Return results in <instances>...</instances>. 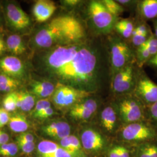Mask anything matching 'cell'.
Listing matches in <instances>:
<instances>
[{"mask_svg": "<svg viewBox=\"0 0 157 157\" xmlns=\"http://www.w3.org/2000/svg\"><path fill=\"white\" fill-rule=\"evenodd\" d=\"M109 157H120L118 153L117 147H114L109 153Z\"/></svg>", "mask_w": 157, "mask_h": 157, "instance_id": "cell-45", "label": "cell"}, {"mask_svg": "<svg viewBox=\"0 0 157 157\" xmlns=\"http://www.w3.org/2000/svg\"><path fill=\"white\" fill-rule=\"evenodd\" d=\"M18 152V146L13 143H8L0 145V155L2 157H13Z\"/></svg>", "mask_w": 157, "mask_h": 157, "instance_id": "cell-26", "label": "cell"}, {"mask_svg": "<svg viewBox=\"0 0 157 157\" xmlns=\"http://www.w3.org/2000/svg\"><path fill=\"white\" fill-rule=\"evenodd\" d=\"M135 63L129 64L112 75L110 89L113 94L120 95L133 93L139 75Z\"/></svg>", "mask_w": 157, "mask_h": 157, "instance_id": "cell-5", "label": "cell"}, {"mask_svg": "<svg viewBox=\"0 0 157 157\" xmlns=\"http://www.w3.org/2000/svg\"><path fill=\"white\" fill-rule=\"evenodd\" d=\"M139 11L141 17L150 19L157 17V0H144L139 4Z\"/></svg>", "mask_w": 157, "mask_h": 157, "instance_id": "cell-20", "label": "cell"}, {"mask_svg": "<svg viewBox=\"0 0 157 157\" xmlns=\"http://www.w3.org/2000/svg\"><path fill=\"white\" fill-rule=\"evenodd\" d=\"M39 157H78L73 154L71 153L70 152L67 151L64 148H62L61 146L60 147L56 150V151L51 154L50 155H45V156H41Z\"/></svg>", "mask_w": 157, "mask_h": 157, "instance_id": "cell-30", "label": "cell"}, {"mask_svg": "<svg viewBox=\"0 0 157 157\" xmlns=\"http://www.w3.org/2000/svg\"><path fill=\"white\" fill-rule=\"evenodd\" d=\"M92 94L67 85L56 83V88L52 95V100L58 109L71 108L79 101Z\"/></svg>", "mask_w": 157, "mask_h": 157, "instance_id": "cell-6", "label": "cell"}, {"mask_svg": "<svg viewBox=\"0 0 157 157\" xmlns=\"http://www.w3.org/2000/svg\"><path fill=\"white\" fill-rule=\"evenodd\" d=\"M60 147L58 144L50 140L40 141L37 146V151L39 157L50 155L56 151Z\"/></svg>", "mask_w": 157, "mask_h": 157, "instance_id": "cell-23", "label": "cell"}, {"mask_svg": "<svg viewBox=\"0 0 157 157\" xmlns=\"http://www.w3.org/2000/svg\"><path fill=\"white\" fill-rule=\"evenodd\" d=\"M56 88V84L50 80L37 81L32 86V93L42 99L52 96Z\"/></svg>", "mask_w": 157, "mask_h": 157, "instance_id": "cell-17", "label": "cell"}, {"mask_svg": "<svg viewBox=\"0 0 157 157\" xmlns=\"http://www.w3.org/2000/svg\"><path fill=\"white\" fill-rule=\"evenodd\" d=\"M147 63L148 65L157 69V54L153 57H152L151 58Z\"/></svg>", "mask_w": 157, "mask_h": 157, "instance_id": "cell-43", "label": "cell"}, {"mask_svg": "<svg viewBox=\"0 0 157 157\" xmlns=\"http://www.w3.org/2000/svg\"><path fill=\"white\" fill-rule=\"evenodd\" d=\"M150 112L152 118L157 121V102L152 104L150 108Z\"/></svg>", "mask_w": 157, "mask_h": 157, "instance_id": "cell-40", "label": "cell"}, {"mask_svg": "<svg viewBox=\"0 0 157 157\" xmlns=\"http://www.w3.org/2000/svg\"><path fill=\"white\" fill-rule=\"evenodd\" d=\"M8 125L12 132L24 133L29 128V124L25 116L21 114H15L11 116Z\"/></svg>", "mask_w": 157, "mask_h": 157, "instance_id": "cell-22", "label": "cell"}, {"mask_svg": "<svg viewBox=\"0 0 157 157\" xmlns=\"http://www.w3.org/2000/svg\"><path fill=\"white\" fill-rule=\"evenodd\" d=\"M104 142L101 134L94 129H85L81 135L82 146L86 150L98 151L103 147Z\"/></svg>", "mask_w": 157, "mask_h": 157, "instance_id": "cell-13", "label": "cell"}, {"mask_svg": "<svg viewBox=\"0 0 157 157\" xmlns=\"http://www.w3.org/2000/svg\"><path fill=\"white\" fill-rule=\"evenodd\" d=\"M122 136L124 140L129 141L143 140L151 138V130L144 124L134 122L127 124L123 128Z\"/></svg>", "mask_w": 157, "mask_h": 157, "instance_id": "cell-10", "label": "cell"}, {"mask_svg": "<svg viewBox=\"0 0 157 157\" xmlns=\"http://www.w3.org/2000/svg\"><path fill=\"white\" fill-rule=\"evenodd\" d=\"M43 132L51 137L62 140L71 134V127L65 121H54L42 128Z\"/></svg>", "mask_w": 157, "mask_h": 157, "instance_id": "cell-15", "label": "cell"}, {"mask_svg": "<svg viewBox=\"0 0 157 157\" xmlns=\"http://www.w3.org/2000/svg\"><path fill=\"white\" fill-rule=\"evenodd\" d=\"M118 121V113L112 106H107L101 111L100 122L102 127L107 132H111L115 128Z\"/></svg>", "mask_w": 157, "mask_h": 157, "instance_id": "cell-16", "label": "cell"}, {"mask_svg": "<svg viewBox=\"0 0 157 157\" xmlns=\"http://www.w3.org/2000/svg\"><path fill=\"white\" fill-rule=\"evenodd\" d=\"M54 109L52 107H50L48 108H47L45 110H44L43 111L40 112L39 114L36 115L35 117H34V118H39V119H47V118H50L52 115H53L54 114Z\"/></svg>", "mask_w": 157, "mask_h": 157, "instance_id": "cell-34", "label": "cell"}, {"mask_svg": "<svg viewBox=\"0 0 157 157\" xmlns=\"http://www.w3.org/2000/svg\"><path fill=\"white\" fill-rule=\"evenodd\" d=\"M17 140H19L26 141L28 142H34V137L33 135L30 133L24 132L22 133L17 137Z\"/></svg>", "mask_w": 157, "mask_h": 157, "instance_id": "cell-35", "label": "cell"}, {"mask_svg": "<svg viewBox=\"0 0 157 157\" xmlns=\"http://www.w3.org/2000/svg\"><path fill=\"white\" fill-rule=\"evenodd\" d=\"M61 147L67 151L78 157H85L82 151V143L78 138L73 135H69L60 140Z\"/></svg>", "mask_w": 157, "mask_h": 157, "instance_id": "cell-18", "label": "cell"}, {"mask_svg": "<svg viewBox=\"0 0 157 157\" xmlns=\"http://www.w3.org/2000/svg\"><path fill=\"white\" fill-rule=\"evenodd\" d=\"M102 2L108 11L116 17L121 15L124 11V7L117 2V1L102 0Z\"/></svg>", "mask_w": 157, "mask_h": 157, "instance_id": "cell-24", "label": "cell"}, {"mask_svg": "<svg viewBox=\"0 0 157 157\" xmlns=\"http://www.w3.org/2000/svg\"><path fill=\"white\" fill-rule=\"evenodd\" d=\"M92 95L82 100L70 108L69 115L71 118L83 122L92 118L98 107V102Z\"/></svg>", "mask_w": 157, "mask_h": 157, "instance_id": "cell-8", "label": "cell"}, {"mask_svg": "<svg viewBox=\"0 0 157 157\" xmlns=\"http://www.w3.org/2000/svg\"><path fill=\"white\" fill-rule=\"evenodd\" d=\"M155 36L157 38V22L155 25Z\"/></svg>", "mask_w": 157, "mask_h": 157, "instance_id": "cell-46", "label": "cell"}, {"mask_svg": "<svg viewBox=\"0 0 157 157\" xmlns=\"http://www.w3.org/2000/svg\"><path fill=\"white\" fill-rule=\"evenodd\" d=\"M51 107L50 101H49L47 98L41 99L37 102L36 104L35 105L33 111V115L35 117L36 115L39 114L40 112L43 111L47 108Z\"/></svg>", "mask_w": 157, "mask_h": 157, "instance_id": "cell-27", "label": "cell"}, {"mask_svg": "<svg viewBox=\"0 0 157 157\" xmlns=\"http://www.w3.org/2000/svg\"><path fill=\"white\" fill-rule=\"evenodd\" d=\"M148 34H133L131 37V41L132 44L137 48L140 47L141 45L144 44L146 41L149 38L148 36Z\"/></svg>", "mask_w": 157, "mask_h": 157, "instance_id": "cell-28", "label": "cell"}, {"mask_svg": "<svg viewBox=\"0 0 157 157\" xmlns=\"http://www.w3.org/2000/svg\"><path fill=\"white\" fill-rule=\"evenodd\" d=\"M3 108L8 112L14 111L17 108L16 92H11L4 97L3 102Z\"/></svg>", "mask_w": 157, "mask_h": 157, "instance_id": "cell-25", "label": "cell"}, {"mask_svg": "<svg viewBox=\"0 0 157 157\" xmlns=\"http://www.w3.org/2000/svg\"><path fill=\"white\" fill-rule=\"evenodd\" d=\"M17 108L24 112L30 111L35 106V97L28 91L16 92Z\"/></svg>", "mask_w": 157, "mask_h": 157, "instance_id": "cell-19", "label": "cell"}, {"mask_svg": "<svg viewBox=\"0 0 157 157\" xmlns=\"http://www.w3.org/2000/svg\"><path fill=\"white\" fill-rule=\"evenodd\" d=\"M0 69L13 78H22L25 73L22 61L17 56H6L0 59Z\"/></svg>", "mask_w": 157, "mask_h": 157, "instance_id": "cell-11", "label": "cell"}, {"mask_svg": "<svg viewBox=\"0 0 157 157\" xmlns=\"http://www.w3.org/2000/svg\"><path fill=\"white\" fill-rule=\"evenodd\" d=\"M6 17L12 26L18 30L28 28L30 23L28 14L14 4H10L6 6Z\"/></svg>", "mask_w": 157, "mask_h": 157, "instance_id": "cell-12", "label": "cell"}, {"mask_svg": "<svg viewBox=\"0 0 157 157\" xmlns=\"http://www.w3.org/2000/svg\"><path fill=\"white\" fill-rule=\"evenodd\" d=\"M134 95L148 103L157 102V85L144 75H138Z\"/></svg>", "mask_w": 157, "mask_h": 157, "instance_id": "cell-9", "label": "cell"}, {"mask_svg": "<svg viewBox=\"0 0 157 157\" xmlns=\"http://www.w3.org/2000/svg\"><path fill=\"white\" fill-rule=\"evenodd\" d=\"M120 157H129V151L122 146H117Z\"/></svg>", "mask_w": 157, "mask_h": 157, "instance_id": "cell-39", "label": "cell"}, {"mask_svg": "<svg viewBox=\"0 0 157 157\" xmlns=\"http://www.w3.org/2000/svg\"><path fill=\"white\" fill-rule=\"evenodd\" d=\"M9 139L10 137L3 130H0V144L2 145L8 143Z\"/></svg>", "mask_w": 157, "mask_h": 157, "instance_id": "cell-38", "label": "cell"}, {"mask_svg": "<svg viewBox=\"0 0 157 157\" xmlns=\"http://www.w3.org/2000/svg\"><path fill=\"white\" fill-rule=\"evenodd\" d=\"M42 72L56 83L95 94L111 80L107 40L89 35L78 42L47 49L41 58Z\"/></svg>", "mask_w": 157, "mask_h": 157, "instance_id": "cell-1", "label": "cell"}, {"mask_svg": "<svg viewBox=\"0 0 157 157\" xmlns=\"http://www.w3.org/2000/svg\"><path fill=\"white\" fill-rule=\"evenodd\" d=\"M0 84L12 85L17 87L19 85V82L15 78H11L3 73L0 75Z\"/></svg>", "mask_w": 157, "mask_h": 157, "instance_id": "cell-32", "label": "cell"}, {"mask_svg": "<svg viewBox=\"0 0 157 157\" xmlns=\"http://www.w3.org/2000/svg\"><path fill=\"white\" fill-rule=\"evenodd\" d=\"M87 7L88 17L95 34L106 36L111 33L117 17L108 11L102 1H90Z\"/></svg>", "mask_w": 157, "mask_h": 157, "instance_id": "cell-4", "label": "cell"}, {"mask_svg": "<svg viewBox=\"0 0 157 157\" xmlns=\"http://www.w3.org/2000/svg\"><path fill=\"white\" fill-rule=\"evenodd\" d=\"M148 34V29L145 24H141L135 28L133 34Z\"/></svg>", "mask_w": 157, "mask_h": 157, "instance_id": "cell-36", "label": "cell"}, {"mask_svg": "<svg viewBox=\"0 0 157 157\" xmlns=\"http://www.w3.org/2000/svg\"><path fill=\"white\" fill-rule=\"evenodd\" d=\"M109 54L111 77L114 73L132 63H136L135 52L132 47L117 35H111L107 39Z\"/></svg>", "mask_w": 157, "mask_h": 157, "instance_id": "cell-3", "label": "cell"}, {"mask_svg": "<svg viewBox=\"0 0 157 157\" xmlns=\"http://www.w3.org/2000/svg\"></svg>", "mask_w": 157, "mask_h": 157, "instance_id": "cell-48", "label": "cell"}, {"mask_svg": "<svg viewBox=\"0 0 157 157\" xmlns=\"http://www.w3.org/2000/svg\"><path fill=\"white\" fill-rule=\"evenodd\" d=\"M6 49V43L4 42L2 37L0 36V55L2 54Z\"/></svg>", "mask_w": 157, "mask_h": 157, "instance_id": "cell-44", "label": "cell"}, {"mask_svg": "<svg viewBox=\"0 0 157 157\" xmlns=\"http://www.w3.org/2000/svg\"><path fill=\"white\" fill-rule=\"evenodd\" d=\"M140 157H157V147L150 146L144 148Z\"/></svg>", "mask_w": 157, "mask_h": 157, "instance_id": "cell-31", "label": "cell"}, {"mask_svg": "<svg viewBox=\"0 0 157 157\" xmlns=\"http://www.w3.org/2000/svg\"><path fill=\"white\" fill-rule=\"evenodd\" d=\"M117 2H118L120 5L122 6L123 7L125 6H131L132 4H133L135 2V1H130V0H119V1H117Z\"/></svg>", "mask_w": 157, "mask_h": 157, "instance_id": "cell-41", "label": "cell"}, {"mask_svg": "<svg viewBox=\"0 0 157 157\" xmlns=\"http://www.w3.org/2000/svg\"><path fill=\"white\" fill-rule=\"evenodd\" d=\"M17 86H12V85H8V84H0V91L3 92H11L12 91H13Z\"/></svg>", "mask_w": 157, "mask_h": 157, "instance_id": "cell-37", "label": "cell"}, {"mask_svg": "<svg viewBox=\"0 0 157 157\" xmlns=\"http://www.w3.org/2000/svg\"><path fill=\"white\" fill-rule=\"evenodd\" d=\"M89 36L84 22L69 14L54 17L39 30L34 42L37 47L48 49L56 45L78 42Z\"/></svg>", "mask_w": 157, "mask_h": 157, "instance_id": "cell-2", "label": "cell"}, {"mask_svg": "<svg viewBox=\"0 0 157 157\" xmlns=\"http://www.w3.org/2000/svg\"><path fill=\"white\" fill-rule=\"evenodd\" d=\"M63 2L65 5L69 6H76L79 4L81 2V1H79V0H65V1H63Z\"/></svg>", "mask_w": 157, "mask_h": 157, "instance_id": "cell-42", "label": "cell"}, {"mask_svg": "<svg viewBox=\"0 0 157 157\" xmlns=\"http://www.w3.org/2000/svg\"><path fill=\"white\" fill-rule=\"evenodd\" d=\"M56 10L55 3L51 1H37L33 7V13L36 21L38 22L47 21Z\"/></svg>", "mask_w": 157, "mask_h": 157, "instance_id": "cell-14", "label": "cell"}, {"mask_svg": "<svg viewBox=\"0 0 157 157\" xmlns=\"http://www.w3.org/2000/svg\"><path fill=\"white\" fill-rule=\"evenodd\" d=\"M17 140L18 147H19V148L23 153L26 154H29L33 151L35 148L34 142H28L19 140Z\"/></svg>", "mask_w": 157, "mask_h": 157, "instance_id": "cell-29", "label": "cell"}, {"mask_svg": "<svg viewBox=\"0 0 157 157\" xmlns=\"http://www.w3.org/2000/svg\"></svg>", "mask_w": 157, "mask_h": 157, "instance_id": "cell-47", "label": "cell"}, {"mask_svg": "<svg viewBox=\"0 0 157 157\" xmlns=\"http://www.w3.org/2000/svg\"><path fill=\"white\" fill-rule=\"evenodd\" d=\"M11 116L4 108H0V128L8 124Z\"/></svg>", "mask_w": 157, "mask_h": 157, "instance_id": "cell-33", "label": "cell"}, {"mask_svg": "<svg viewBox=\"0 0 157 157\" xmlns=\"http://www.w3.org/2000/svg\"><path fill=\"white\" fill-rule=\"evenodd\" d=\"M133 94L120 95L118 104V113L121 119L126 124L137 122L143 117L140 104Z\"/></svg>", "mask_w": 157, "mask_h": 157, "instance_id": "cell-7", "label": "cell"}, {"mask_svg": "<svg viewBox=\"0 0 157 157\" xmlns=\"http://www.w3.org/2000/svg\"><path fill=\"white\" fill-rule=\"evenodd\" d=\"M6 48L15 55H21L26 51V47L22 39L17 34H12L8 37L6 41Z\"/></svg>", "mask_w": 157, "mask_h": 157, "instance_id": "cell-21", "label": "cell"}, {"mask_svg": "<svg viewBox=\"0 0 157 157\" xmlns=\"http://www.w3.org/2000/svg\"><path fill=\"white\" fill-rule=\"evenodd\" d=\"M0 145H1V144H0Z\"/></svg>", "mask_w": 157, "mask_h": 157, "instance_id": "cell-49", "label": "cell"}]
</instances>
